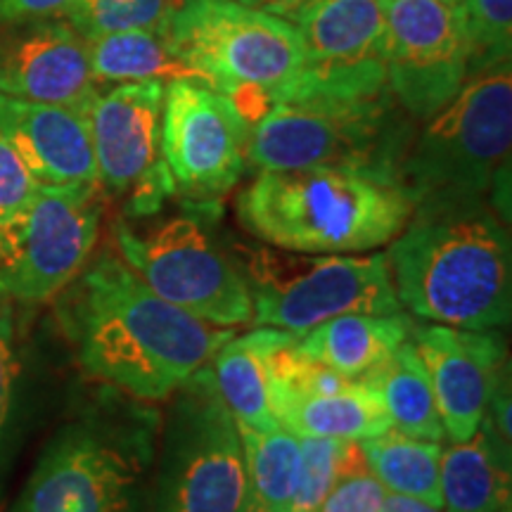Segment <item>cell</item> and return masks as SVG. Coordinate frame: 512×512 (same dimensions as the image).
<instances>
[{
	"instance_id": "cell-25",
	"label": "cell",
	"mask_w": 512,
	"mask_h": 512,
	"mask_svg": "<svg viewBox=\"0 0 512 512\" xmlns=\"http://www.w3.org/2000/svg\"><path fill=\"white\" fill-rule=\"evenodd\" d=\"M358 448L384 491L444 508L439 484L441 448H444L441 441L408 437L389 427L375 437L358 441Z\"/></svg>"
},
{
	"instance_id": "cell-34",
	"label": "cell",
	"mask_w": 512,
	"mask_h": 512,
	"mask_svg": "<svg viewBox=\"0 0 512 512\" xmlns=\"http://www.w3.org/2000/svg\"><path fill=\"white\" fill-rule=\"evenodd\" d=\"M238 3L247 5V8L268 12V15L283 17V19H290V22H294V17H297L299 12H302L306 5L311 3V0H238Z\"/></svg>"
},
{
	"instance_id": "cell-15",
	"label": "cell",
	"mask_w": 512,
	"mask_h": 512,
	"mask_svg": "<svg viewBox=\"0 0 512 512\" xmlns=\"http://www.w3.org/2000/svg\"><path fill=\"white\" fill-rule=\"evenodd\" d=\"M387 83L411 119H427L467 81V41L460 3L387 0Z\"/></svg>"
},
{
	"instance_id": "cell-17",
	"label": "cell",
	"mask_w": 512,
	"mask_h": 512,
	"mask_svg": "<svg viewBox=\"0 0 512 512\" xmlns=\"http://www.w3.org/2000/svg\"><path fill=\"white\" fill-rule=\"evenodd\" d=\"M0 93L86 114L100 93L88 41L62 17L19 24L0 38Z\"/></svg>"
},
{
	"instance_id": "cell-6",
	"label": "cell",
	"mask_w": 512,
	"mask_h": 512,
	"mask_svg": "<svg viewBox=\"0 0 512 512\" xmlns=\"http://www.w3.org/2000/svg\"><path fill=\"white\" fill-rule=\"evenodd\" d=\"M512 62L467 76L460 91L422 119L396 169L415 207L489 197L510 169Z\"/></svg>"
},
{
	"instance_id": "cell-38",
	"label": "cell",
	"mask_w": 512,
	"mask_h": 512,
	"mask_svg": "<svg viewBox=\"0 0 512 512\" xmlns=\"http://www.w3.org/2000/svg\"><path fill=\"white\" fill-rule=\"evenodd\" d=\"M0 304H3V299H0Z\"/></svg>"
},
{
	"instance_id": "cell-9",
	"label": "cell",
	"mask_w": 512,
	"mask_h": 512,
	"mask_svg": "<svg viewBox=\"0 0 512 512\" xmlns=\"http://www.w3.org/2000/svg\"><path fill=\"white\" fill-rule=\"evenodd\" d=\"M252 328L304 337L325 320L347 313H399L387 254H299L247 249Z\"/></svg>"
},
{
	"instance_id": "cell-20",
	"label": "cell",
	"mask_w": 512,
	"mask_h": 512,
	"mask_svg": "<svg viewBox=\"0 0 512 512\" xmlns=\"http://www.w3.org/2000/svg\"><path fill=\"white\" fill-rule=\"evenodd\" d=\"M512 444L489 420L465 441L441 448V503L446 512H494L512 503Z\"/></svg>"
},
{
	"instance_id": "cell-28",
	"label": "cell",
	"mask_w": 512,
	"mask_h": 512,
	"mask_svg": "<svg viewBox=\"0 0 512 512\" xmlns=\"http://www.w3.org/2000/svg\"><path fill=\"white\" fill-rule=\"evenodd\" d=\"M460 12L470 76L512 62V0H460Z\"/></svg>"
},
{
	"instance_id": "cell-3",
	"label": "cell",
	"mask_w": 512,
	"mask_h": 512,
	"mask_svg": "<svg viewBox=\"0 0 512 512\" xmlns=\"http://www.w3.org/2000/svg\"><path fill=\"white\" fill-rule=\"evenodd\" d=\"M415 204L399 178L366 169L259 171L240 192L247 233L294 254H368L406 228Z\"/></svg>"
},
{
	"instance_id": "cell-36",
	"label": "cell",
	"mask_w": 512,
	"mask_h": 512,
	"mask_svg": "<svg viewBox=\"0 0 512 512\" xmlns=\"http://www.w3.org/2000/svg\"><path fill=\"white\" fill-rule=\"evenodd\" d=\"M494 512H512V503L503 505V508H498V510H494Z\"/></svg>"
},
{
	"instance_id": "cell-32",
	"label": "cell",
	"mask_w": 512,
	"mask_h": 512,
	"mask_svg": "<svg viewBox=\"0 0 512 512\" xmlns=\"http://www.w3.org/2000/svg\"><path fill=\"white\" fill-rule=\"evenodd\" d=\"M38 188L41 183L31 174L24 159L0 136V228L29 207Z\"/></svg>"
},
{
	"instance_id": "cell-27",
	"label": "cell",
	"mask_w": 512,
	"mask_h": 512,
	"mask_svg": "<svg viewBox=\"0 0 512 512\" xmlns=\"http://www.w3.org/2000/svg\"><path fill=\"white\" fill-rule=\"evenodd\" d=\"M178 5L181 0H74L64 19L93 41L119 31L166 27Z\"/></svg>"
},
{
	"instance_id": "cell-4",
	"label": "cell",
	"mask_w": 512,
	"mask_h": 512,
	"mask_svg": "<svg viewBox=\"0 0 512 512\" xmlns=\"http://www.w3.org/2000/svg\"><path fill=\"white\" fill-rule=\"evenodd\" d=\"M162 418L152 403L117 401L50 441L8 512H140Z\"/></svg>"
},
{
	"instance_id": "cell-29",
	"label": "cell",
	"mask_w": 512,
	"mask_h": 512,
	"mask_svg": "<svg viewBox=\"0 0 512 512\" xmlns=\"http://www.w3.org/2000/svg\"><path fill=\"white\" fill-rule=\"evenodd\" d=\"M358 441L302 439V475L292 512H318Z\"/></svg>"
},
{
	"instance_id": "cell-24",
	"label": "cell",
	"mask_w": 512,
	"mask_h": 512,
	"mask_svg": "<svg viewBox=\"0 0 512 512\" xmlns=\"http://www.w3.org/2000/svg\"><path fill=\"white\" fill-rule=\"evenodd\" d=\"M361 382L380 399L389 427L408 437L446 441L430 375L411 337Z\"/></svg>"
},
{
	"instance_id": "cell-21",
	"label": "cell",
	"mask_w": 512,
	"mask_h": 512,
	"mask_svg": "<svg viewBox=\"0 0 512 512\" xmlns=\"http://www.w3.org/2000/svg\"><path fill=\"white\" fill-rule=\"evenodd\" d=\"M408 313H347L320 323L294 342L297 351L323 363L349 380H366L370 373L411 337Z\"/></svg>"
},
{
	"instance_id": "cell-23",
	"label": "cell",
	"mask_w": 512,
	"mask_h": 512,
	"mask_svg": "<svg viewBox=\"0 0 512 512\" xmlns=\"http://www.w3.org/2000/svg\"><path fill=\"white\" fill-rule=\"evenodd\" d=\"M95 81L100 83H143V81H197L209 86L207 76L178 53L169 29H136L107 34L88 41Z\"/></svg>"
},
{
	"instance_id": "cell-35",
	"label": "cell",
	"mask_w": 512,
	"mask_h": 512,
	"mask_svg": "<svg viewBox=\"0 0 512 512\" xmlns=\"http://www.w3.org/2000/svg\"><path fill=\"white\" fill-rule=\"evenodd\" d=\"M380 512H446L444 508H434L430 503H422L418 498H408L399 494H384Z\"/></svg>"
},
{
	"instance_id": "cell-31",
	"label": "cell",
	"mask_w": 512,
	"mask_h": 512,
	"mask_svg": "<svg viewBox=\"0 0 512 512\" xmlns=\"http://www.w3.org/2000/svg\"><path fill=\"white\" fill-rule=\"evenodd\" d=\"M19 373H22V363H19L17 349L15 313L10 302L3 299L0 304V451L8 441L12 415H15Z\"/></svg>"
},
{
	"instance_id": "cell-22",
	"label": "cell",
	"mask_w": 512,
	"mask_h": 512,
	"mask_svg": "<svg viewBox=\"0 0 512 512\" xmlns=\"http://www.w3.org/2000/svg\"><path fill=\"white\" fill-rule=\"evenodd\" d=\"M278 425L299 439L363 441L389 430L382 403L363 382L344 392L292 394L271 389Z\"/></svg>"
},
{
	"instance_id": "cell-19",
	"label": "cell",
	"mask_w": 512,
	"mask_h": 512,
	"mask_svg": "<svg viewBox=\"0 0 512 512\" xmlns=\"http://www.w3.org/2000/svg\"><path fill=\"white\" fill-rule=\"evenodd\" d=\"M294 339L283 330L252 328L230 337L209 361L216 389L238 427L259 432L280 427L271 401V358Z\"/></svg>"
},
{
	"instance_id": "cell-5",
	"label": "cell",
	"mask_w": 512,
	"mask_h": 512,
	"mask_svg": "<svg viewBox=\"0 0 512 512\" xmlns=\"http://www.w3.org/2000/svg\"><path fill=\"white\" fill-rule=\"evenodd\" d=\"M413 136L392 91L275 102L249 128V169H366L396 176Z\"/></svg>"
},
{
	"instance_id": "cell-14",
	"label": "cell",
	"mask_w": 512,
	"mask_h": 512,
	"mask_svg": "<svg viewBox=\"0 0 512 512\" xmlns=\"http://www.w3.org/2000/svg\"><path fill=\"white\" fill-rule=\"evenodd\" d=\"M302 72L280 102L309 95H380L389 91L384 34L387 0H311L294 17Z\"/></svg>"
},
{
	"instance_id": "cell-8",
	"label": "cell",
	"mask_w": 512,
	"mask_h": 512,
	"mask_svg": "<svg viewBox=\"0 0 512 512\" xmlns=\"http://www.w3.org/2000/svg\"><path fill=\"white\" fill-rule=\"evenodd\" d=\"M147 512H247L245 451L209 363L171 396Z\"/></svg>"
},
{
	"instance_id": "cell-12",
	"label": "cell",
	"mask_w": 512,
	"mask_h": 512,
	"mask_svg": "<svg viewBox=\"0 0 512 512\" xmlns=\"http://www.w3.org/2000/svg\"><path fill=\"white\" fill-rule=\"evenodd\" d=\"M252 121L214 88L197 81L164 86L162 157L174 195L195 207H214L249 169Z\"/></svg>"
},
{
	"instance_id": "cell-13",
	"label": "cell",
	"mask_w": 512,
	"mask_h": 512,
	"mask_svg": "<svg viewBox=\"0 0 512 512\" xmlns=\"http://www.w3.org/2000/svg\"><path fill=\"white\" fill-rule=\"evenodd\" d=\"M164 83H114L98 93L86 119L98 183L124 197L128 216H150L174 195L162 157Z\"/></svg>"
},
{
	"instance_id": "cell-37",
	"label": "cell",
	"mask_w": 512,
	"mask_h": 512,
	"mask_svg": "<svg viewBox=\"0 0 512 512\" xmlns=\"http://www.w3.org/2000/svg\"><path fill=\"white\" fill-rule=\"evenodd\" d=\"M451 3H460V0H451Z\"/></svg>"
},
{
	"instance_id": "cell-30",
	"label": "cell",
	"mask_w": 512,
	"mask_h": 512,
	"mask_svg": "<svg viewBox=\"0 0 512 512\" xmlns=\"http://www.w3.org/2000/svg\"><path fill=\"white\" fill-rule=\"evenodd\" d=\"M384 494L387 491L370 472L366 458L356 444L351 448L342 475L318 512H380Z\"/></svg>"
},
{
	"instance_id": "cell-18",
	"label": "cell",
	"mask_w": 512,
	"mask_h": 512,
	"mask_svg": "<svg viewBox=\"0 0 512 512\" xmlns=\"http://www.w3.org/2000/svg\"><path fill=\"white\" fill-rule=\"evenodd\" d=\"M0 136L41 185L98 183L91 128L83 112L0 93Z\"/></svg>"
},
{
	"instance_id": "cell-33",
	"label": "cell",
	"mask_w": 512,
	"mask_h": 512,
	"mask_svg": "<svg viewBox=\"0 0 512 512\" xmlns=\"http://www.w3.org/2000/svg\"><path fill=\"white\" fill-rule=\"evenodd\" d=\"M72 3L74 0H0V24L19 27L38 19L64 17Z\"/></svg>"
},
{
	"instance_id": "cell-26",
	"label": "cell",
	"mask_w": 512,
	"mask_h": 512,
	"mask_svg": "<svg viewBox=\"0 0 512 512\" xmlns=\"http://www.w3.org/2000/svg\"><path fill=\"white\" fill-rule=\"evenodd\" d=\"M245 451L247 512H292L302 475V439L285 427H238Z\"/></svg>"
},
{
	"instance_id": "cell-1",
	"label": "cell",
	"mask_w": 512,
	"mask_h": 512,
	"mask_svg": "<svg viewBox=\"0 0 512 512\" xmlns=\"http://www.w3.org/2000/svg\"><path fill=\"white\" fill-rule=\"evenodd\" d=\"M67 290L60 316L81 368L140 403L169 401L235 335L166 302L112 252Z\"/></svg>"
},
{
	"instance_id": "cell-16",
	"label": "cell",
	"mask_w": 512,
	"mask_h": 512,
	"mask_svg": "<svg viewBox=\"0 0 512 512\" xmlns=\"http://www.w3.org/2000/svg\"><path fill=\"white\" fill-rule=\"evenodd\" d=\"M411 342L430 375L446 441H465L482 425L491 392L508 368L505 342L496 330L415 325Z\"/></svg>"
},
{
	"instance_id": "cell-2",
	"label": "cell",
	"mask_w": 512,
	"mask_h": 512,
	"mask_svg": "<svg viewBox=\"0 0 512 512\" xmlns=\"http://www.w3.org/2000/svg\"><path fill=\"white\" fill-rule=\"evenodd\" d=\"M384 254L396 299L415 318L465 330L510 323V230L489 197L418 204Z\"/></svg>"
},
{
	"instance_id": "cell-10",
	"label": "cell",
	"mask_w": 512,
	"mask_h": 512,
	"mask_svg": "<svg viewBox=\"0 0 512 512\" xmlns=\"http://www.w3.org/2000/svg\"><path fill=\"white\" fill-rule=\"evenodd\" d=\"M100 183L41 185L17 219L0 228V299L43 304L86 268L105 214Z\"/></svg>"
},
{
	"instance_id": "cell-11",
	"label": "cell",
	"mask_w": 512,
	"mask_h": 512,
	"mask_svg": "<svg viewBox=\"0 0 512 512\" xmlns=\"http://www.w3.org/2000/svg\"><path fill=\"white\" fill-rule=\"evenodd\" d=\"M112 235L128 268L169 304L219 328L249 325L252 294L245 273L216 245L200 216H174L145 235L117 219Z\"/></svg>"
},
{
	"instance_id": "cell-7",
	"label": "cell",
	"mask_w": 512,
	"mask_h": 512,
	"mask_svg": "<svg viewBox=\"0 0 512 512\" xmlns=\"http://www.w3.org/2000/svg\"><path fill=\"white\" fill-rule=\"evenodd\" d=\"M169 38L254 121L280 102L302 72V38L290 19L238 0H181L169 17Z\"/></svg>"
}]
</instances>
